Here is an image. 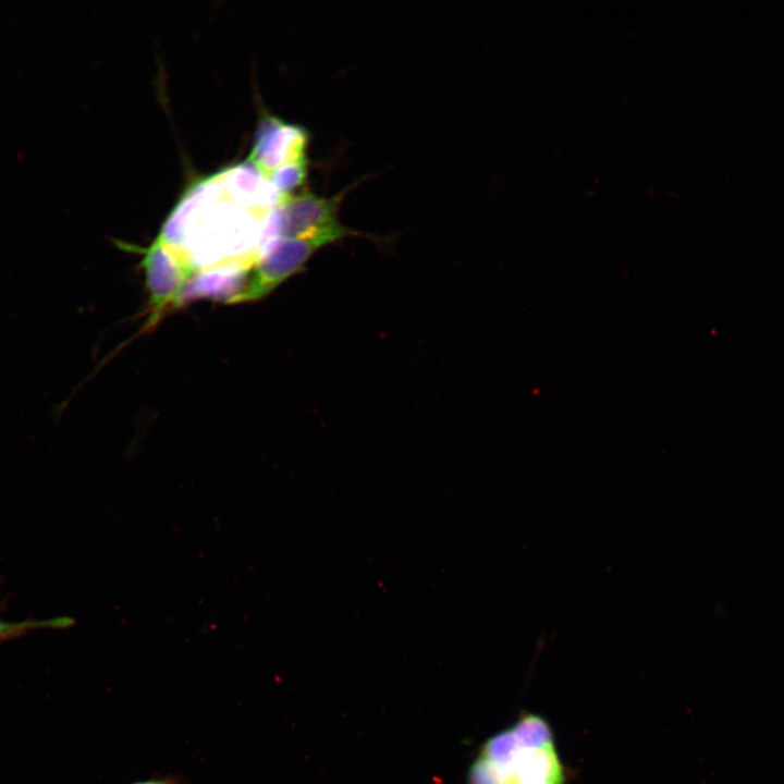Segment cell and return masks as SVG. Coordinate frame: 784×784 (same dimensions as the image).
I'll use <instances>...</instances> for the list:
<instances>
[{
	"label": "cell",
	"instance_id": "cell-5",
	"mask_svg": "<svg viewBox=\"0 0 784 784\" xmlns=\"http://www.w3.org/2000/svg\"><path fill=\"white\" fill-rule=\"evenodd\" d=\"M269 122L268 132L255 149L262 157L255 161L260 168V172L270 179L287 166L305 162L307 137L305 131L301 128L283 124L280 121L271 120Z\"/></svg>",
	"mask_w": 784,
	"mask_h": 784
},
{
	"label": "cell",
	"instance_id": "cell-3",
	"mask_svg": "<svg viewBox=\"0 0 784 784\" xmlns=\"http://www.w3.org/2000/svg\"><path fill=\"white\" fill-rule=\"evenodd\" d=\"M338 240H340L338 236L322 234L273 242L253 266L252 277L245 283L236 303L266 296L289 277L303 269L317 249Z\"/></svg>",
	"mask_w": 784,
	"mask_h": 784
},
{
	"label": "cell",
	"instance_id": "cell-6",
	"mask_svg": "<svg viewBox=\"0 0 784 784\" xmlns=\"http://www.w3.org/2000/svg\"><path fill=\"white\" fill-rule=\"evenodd\" d=\"M73 623L69 617H56L45 621H25L19 623L4 622L0 620V640L11 636H17L27 630L41 627L62 628L69 627Z\"/></svg>",
	"mask_w": 784,
	"mask_h": 784
},
{
	"label": "cell",
	"instance_id": "cell-1",
	"mask_svg": "<svg viewBox=\"0 0 784 784\" xmlns=\"http://www.w3.org/2000/svg\"><path fill=\"white\" fill-rule=\"evenodd\" d=\"M469 784H566L565 768L544 718L524 713L490 737L471 763Z\"/></svg>",
	"mask_w": 784,
	"mask_h": 784
},
{
	"label": "cell",
	"instance_id": "cell-4",
	"mask_svg": "<svg viewBox=\"0 0 784 784\" xmlns=\"http://www.w3.org/2000/svg\"><path fill=\"white\" fill-rule=\"evenodd\" d=\"M143 267L150 295L149 304L154 309L152 318L157 319L169 303L179 298L195 270L181 252L158 238L145 250Z\"/></svg>",
	"mask_w": 784,
	"mask_h": 784
},
{
	"label": "cell",
	"instance_id": "cell-7",
	"mask_svg": "<svg viewBox=\"0 0 784 784\" xmlns=\"http://www.w3.org/2000/svg\"><path fill=\"white\" fill-rule=\"evenodd\" d=\"M130 784H187L184 777L180 775H156L147 780L136 781Z\"/></svg>",
	"mask_w": 784,
	"mask_h": 784
},
{
	"label": "cell",
	"instance_id": "cell-2",
	"mask_svg": "<svg viewBox=\"0 0 784 784\" xmlns=\"http://www.w3.org/2000/svg\"><path fill=\"white\" fill-rule=\"evenodd\" d=\"M345 192L327 198L311 192L284 194L275 215L277 238L293 240L330 234L342 238L352 232L338 220Z\"/></svg>",
	"mask_w": 784,
	"mask_h": 784
}]
</instances>
